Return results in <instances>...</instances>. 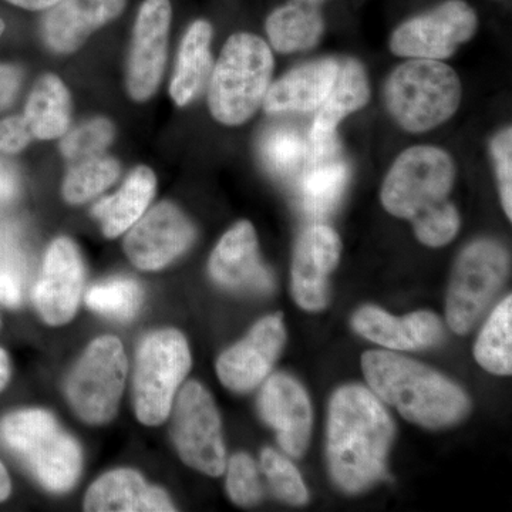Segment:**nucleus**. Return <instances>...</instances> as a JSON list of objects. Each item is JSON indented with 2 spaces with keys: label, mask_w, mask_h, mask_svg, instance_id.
Wrapping results in <instances>:
<instances>
[{
  "label": "nucleus",
  "mask_w": 512,
  "mask_h": 512,
  "mask_svg": "<svg viewBox=\"0 0 512 512\" xmlns=\"http://www.w3.org/2000/svg\"><path fill=\"white\" fill-rule=\"evenodd\" d=\"M306 153V144L292 131H274L262 144L265 163L276 174L288 175L298 170L305 161Z\"/></svg>",
  "instance_id": "72a5a7b5"
},
{
  "label": "nucleus",
  "mask_w": 512,
  "mask_h": 512,
  "mask_svg": "<svg viewBox=\"0 0 512 512\" xmlns=\"http://www.w3.org/2000/svg\"><path fill=\"white\" fill-rule=\"evenodd\" d=\"M210 274L229 289L268 292L274 288L271 272L259 261L258 238L251 222L239 221L212 252Z\"/></svg>",
  "instance_id": "a211bd4d"
},
{
  "label": "nucleus",
  "mask_w": 512,
  "mask_h": 512,
  "mask_svg": "<svg viewBox=\"0 0 512 512\" xmlns=\"http://www.w3.org/2000/svg\"><path fill=\"white\" fill-rule=\"evenodd\" d=\"M342 242L328 225H312L296 242L292 261V295L302 309L328 305V278L339 262Z\"/></svg>",
  "instance_id": "dca6fc26"
},
{
  "label": "nucleus",
  "mask_w": 512,
  "mask_h": 512,
  "mask_svg": "<svg viewBox=\"0 0 512 512\" xmlns=\"http://www.w3.org/2000/svg\"><path fill=\"white\" fill-rule=\"evenodd\" d=\"M119 161L110 157H93L74 165L64 178L63 197L69 204L93 200L119 178Z\"/></svg>",
  "instance_id": "c756f323"
},
{
  "label": "nucleus",
  "mask_w": 512,
  "mask_h": 512,
  "mask_svg": "<svg viewBox=\"0 0 512 512\" xmlns=\"http://www.w3.org/2000/svg\"><path fill=\"white\" fill-rule=\"evenodd\" d=\"M10 493H12V483H10L8 470L0 461V503L8 500Z\"/></svg>",
  "instance_id": "37998d69"
},
{
  "label": "nucleus",
  "mask_w": 512,
  "mask_h": 512,
  "mask_svg": "<svg viewBox=\"0 0 512 512\" xmlns=\"http://www.w3.org/2000/svg\"><path fill=\"white\" fill-rule=\"evenodd\" d=\"M10 376H12V365L5 349L0 348V392L8 386Z\"/></svg>",
  "instance_id": "79ce46f5"
},
{
  "label": "nucleus",
  "mask_w": 512,
  "mask_h": 512,
  "mask_svg": "<svg viewBox=\"0 0 512 512\" xmlns=\"http://www.w3.org/2000/svg\"><path fill=\"white\" fill-rule=\"evenodd\" d=\"M84 510L89 512H173L163 488L148 485L137 471L120 468L104 474L87 491Z\"/></svg>",
  "instance_id": "4be33fe9"
},
{
  "label": "nucleus",
  "mask_w": 512,
  "mask_h": 512,
  "mask_svg": "<svg viewBox=\"0 0 512 512\" xmlns=\"http://www.w3.org/2000/svg\"><path fill=\"white\" fill-rule=\"evenodd\" d=\"M126 377L123 343L114 336H100L87 346L67 377V400L87 424L109 423L119 410Z\"/></svg>",
  "instance_id": "6e6552de"
},
{
  "label": "nucleus",
  "mask_w": 512,
  "mask_h": 512,
  "mask_svg": "<svg viewBox=\"0 0 512 512\" xmlns=\"http://www.w3.org/2000/svg\"><path fill=\"white\" fill-rule=\"evenodd\" d=\"M477 23L476 12L466 2L448 0L394 30L390 49L400 57L447 59L474 36Z\"/></svg>",
  "instance_id": "9b49d317"
},
{
  "label": "nucleus",
  "mask_w": 512,
  "mask_h": 512,
  "mask_svg": "<svg viewBox=\"0 0 512 512\" xmlns=\"http://www.w3.org/2000/svg\"><path fill=\"white\" fill-rule=\"evenodd\" d=\"M322 15L313 3L296 2L276 9L266 20V33L279 53L311 49L323 35Z\"/></svg>",
  "instance_id": "bb28decb"
},
{
  "label": "nucleus",
  "mask_w": 512,
  "mask_h": 512,
  "mask_svg": "<svg viewBox=\"0 0 512 512\" xmlns=\"http://www.w3.org/2000/svg\"><path fill=\"white\" fill-rule=\"evenodd\" d=\"M18 191V175L8 161L0 158V201L10 200Z\"/></svg>",
  "instance_id": "ea45409f"
},
{
  "label": "nucleus",
  "mask_w": 512,
  "mask_h": 512,
  "mask_svg": "<svg viewBox=\"0 0 512 512\" xmlns=\"http://www.w3.org/2000/svg\"><path fill=\"white\" fill-rule=\"evenodd\" d=\"M0 303L8 308H18L22 303V285L13 272L0 271Z\"/></svg>",
  "instance_id": "58836bf2"
},
{
  "label": "nucleus",
  "mask_w": 512,
  "mask_h": 512,
  "mask_svg": "<svg viewBox=\"0 0 512 512\" xmlns=\"http://www.w3.org/2000/svg\"><path fill=\"white\" fill-rule=\"evenodd\" d=\"M143 302V291L133 279L114 278L90 288L86 293V303L92 311L109 318L133 319Z\"/></svg>",
  "instance_id": "7c9ffc66"
},
{
  "label": "nucleus",
  "mask_w": 512,
  "mask_h": 512,
  "mask_svg": "<svg viewBox=\"0 0 512 512\" xmlns=\"http://www.w3.org/2000/svg\"><path fill=\"white\" fill-rule=\"evenodd\" d=\"M474 356L481 367L494 375L512 373V298L508 295L491 313L480 336Z\"/></svg>",
  "instance_id": "cd10ccee"
},
{
  "label": "nucleus",
  "mask_w": 512,
  "mask_h": 512,
  "mask_svg": "<svg viewBox=\"0 0 512 512\" xmlns=\"http://www.w3.org/2000/svg\"><path fill=\"white\" fill-rule=\"evenodd\" d=\"M259 410L274 427L279 446L289 456L302 457L311 437L312 409L301 384L284 373L269 377L262 387Z\"/></svg>",
  "instance_id": "f3484780"
},
{
  "label": "nucleus",
  "mask_w": 512,
  "mask_h": 512,
  "mask_svg": "<svg viewBox=\"0 0 512 512\" xmlns=\"http://www.w3.org/2000/svg\"><path fill=\"white\" fill-rule=\"evenodd\" d=\"M170 23L168 0H146L138 12L127 63V90L140 103L151 99L160 86Z\"/></svg>",
  "instance_id": "ddd939ff"
},
{
  "label": "nucleus",
  "mask_w": 512,
  "mask_h": 512,
  "mask_svg": "<svg viewBox=\"0 0 512 512\" xmlns=\"http://www.w3.org/2000/svg\"><path fill=\"white\" fill-rule=\"evenodd\" d=\"M195 239V228L173 202H160L130 228L124 251L143 271H160L184 254Z\"/></svg>",
  "instance_id": "f8f14e48"
},
{
  "label": "nucleus",
  "mask_w": 512,
  "mask_h": 512,
  "mask_svg": "<svg viewBox=\"0 0 512 512\" xmlns=\"http://www.w3.org/2000/svg\"><path fill=\"white\" fill-rule=\"evenodd\" d=\"M362 369L379 399L420 426H451L470 409V400L457 384L409 357L372 350L363 355Z\"/></svg>",
  "instance_id": "7ed1b4c3"
},
{
  "label": "nucleus",
  "mask_w": 512,
  "mask_h": 512,
  "mask_svg": "<svg viewBox=\"0 0 512 512\" xmlns=\"http://www.w3.org/2000/svg\"><path fill=\"white\" fill-rule=\"evenodd\" d=\"M3 32H5V22L0 19V35H2Z\"/></svg>",
  "instance_id": "c03bdc74"
},
{
  "label": "nucleus",
  "mask_w": 512,
  "mask_h": 512,
  "mask_svg": "<svg viewBox=\"0 0 512 512\" xmlns=\"http://www.w3.org/2000/svg\"><path fill=\"white\" fill-rule=\"evenodd\" d=\"M211 39L212 28L205 20L192 23L185 33L170 84L171 99L177 106H187L204 89L212 69Z\"/></svg>",
  "instance_id": "393cba45"
},
{
  "label": "nucleus",
  "mask_w": 512,
  "mask_h": 512,
  "mask_svg": "<svg viewBox=\"0 0 512 512\" xmlns=\"http://www.w3.org/2000/svg\"><path fill=\"white\" fill-rule=\"evenodd\" d=\"M191 369V353L183 333L175 329L150 333L138 346L133 399L138 421L163 424L173 410L175 394Z\"/></svg>",
  "instance_id": "0eeeda50"
},
{
  "label": "nucleus",
  "mask_w": 512,
  "mask_h": 512,
  "mask_svg": "<svg viewBox=\"0 0 512 512\" xmlns=\"http://www.w3.org/2000/svg\"><path fill=\"white\" fill-rule=\"evenodd\" d=\"M227 490L235 504L248 507L258 503L262 498L258 468L248 454L238 453L229 460Z\"/></svg>",
  "instance_id": "f704fd0d"
},
{
  "label": "nucleus",
  "mask_w": 512,
  "mask_h": 512,
  "mask_svg": "<svg viewBox=\"0 0 512 512\" xmlns=\"http://www.w3.org/2000/svg\"><path fill=\"white\" fill-rule=\"evenodd\" d=\"M370 99L369 79L362 64L356 60L339 63V72L332 90L319 107L312 126L313 156L325 160L335 150L336 128L349 114L363 109Z\"/></svg>",
  "instance_id": "6ab92c4d"
},
{
  "label": "nucleus",
  "mask_w": 512,
  "mask_h": 512,
  "mask_svg": "<svg viewBox=\"0 0 512 512\" xmlns=\"http://www.w3.org/2000/svg\"><path fill=\"white\" fill-rule=\"evenodd\" d=\"M124 5L126 0H60L43 19V39L53 52L72 53L116 19Z\"/></svg>",
  "instance_id": "aec40b11"
},
{
  "label": "nucleus",
  "mask_w": 512,
  "mask_h": 512,
  "mask_svg": "<svg viewBox=\"0 0 512 512\" xmlns=\"http://www.w3.org/2000/svg\"><path fill=\"white\" fill-rule=\"evenodd\" d=\"M349 171L346 164L328 161V158L316 160L311 170L303 174L299 195L303 208L313 217L328 215L336 207L346 184Z\"/></svg>",
  "instance_id": "c85d7f7f"
},
{
  "label": "nucleus",
  "mask_w": 512,
  "mask_h": 512,
  "mask_svg": "<svg viewBox=\"0 0 512 512\" xmlns=\"http://www.w3.org/2000/svg\"><path fill=\"white\" fill-rule=\"evenodd\" d=\"M454 180L456 165L446 151L412 147L394 161L380 200L394 217L412 222L421 244L444 247L460 229V214L448 201Z\"/></svg>",
  "instance_id": "f257e3e1"
},
{
  "label": "nucleus",
  "mask_w": 512,
  "mask_h": 512,
  "mask_svg": "<svg viewBox=\"0 0 512 512\" xmlns=\"http://www.w3.org/2000/svg\"><path fill=\"white\" fill-rule=\"evenodd\" d=\"M274 56L261 37H229L212 72L208 106L225 126H241L264 103L274 73Z\"/></svg>",
  "instance_id": "39448f33"
},
{
  "label": "nucleus",
  "mask_w": 512,
  "mask_h": 512,
  "mask_svg": "<svg viewBox=\"0 0 512 512\" xmlns=\"http://www.w3.org/2000/svg\"><path fill=\"white\" fill-rule=\"evenodd\" d=\"M116 130L107 119H93L80 124L64 134L62 144L63 156L74 163L99 157L113 143Z\"/></svg>",
  "instance_id": "2f4dec72"
},
{
  "label": "nucleus",
  "mask_w": 512,
  "mask_h": 512,
  "mask_svg": "<svg viewBox=\"0 0 512 512\" xmlns=\"http://www.w3.org/2000/svg\"><path fill=\"white\" fill-rule=\"evenodd\" d=\"M72 119V100L67 87L55 74H45L30 92L25 109L33 137L55 140L67 133Z\"/></svg>",
  "instance_id": "a878e982"
},
{
  "label": "nucleus",
  "mask_w": 512,
  "mask_h": 512,
  "mask_svg": "<svg viewBox=\"0 0 512 512\" xmlns=\"http://www.w3.org/2000/svg\"><path fill=\"white\" fill-rule=\"evenodd\" d=\"M261 466L276 497L293 505H302L308 501V490L301 474L288 458L272 448H265L261 454Z\"/></svg>",
  "instance_id": "473e14b6"
},
{
  "label": "nucleus",
  "mask_w": 512,
  "mask_h": 512,
  "mask_svg": "<svg viewBox=\"0 0 512 512\" xmlns=\"http://www.w3.org/2000/svg\"><path fill=\"white\" fill-rule=\"evenodd\" d=\"M353 326L366 339L393 350L430 348L440 342L444 332L441 320L433 312H414L394 318L376 306L357 311Z\"/></svg>",
  "instance_id": "412c9836"
},
{
  "label": "nucleus",
  "mask_w": 512,
  "mask_h": 512,
  "mask_svg": "<svg viewBox=\"0 0 512 512\" xmlns=\"http://www.w3.org/2000/svg\"><path fill=\"white\" fill-rule=\"evenodd\" d=\"M338 72L339 62L335 59L296 67L269 86L262 106L266 113L319 109L332 90Z\"/></svg>",
  "instance_id": "5701e85b"
},
{
  "label": "nucleus",
  "mask_w": 512,
  "mask_h": 512,
  "mask_svg": "<svg viewBox=\"0 0 512 512\" xmlns=\"http://www.w3.org/2000/svg\"><path fill=\"white\" fill-rule=\"evenodd\" d=\"M498 184H500L501 202L507 217L512 218V130L504 128L491 143Z\"/></svg>",
  "instance_id": "c9c22d12"
},
{
  "label": "nucleus",
  "mask_w": 512,
  "mask_h": 512,
  "mask_svg": "<svg viewBox=\"0 0 512 512\" xmlns=\"http://www.w3.org/2000/svg\"><path fill=\"white\" fill-rule=\"evenodd\" d=\"M457 73L439 60L414 59L397 67L384 86L387 110L410 133H424L454 116L461 101Z\"/></svg>",
  "instance_id": "423d86ee"
},
{
  "label": "nucleus",
  "mask_w": 512,
  "mask_h": 512,
  "mask_svg": "<svg viewBox=\"0 0 512 512\" xmlns=\"http://www.w3.org/2000/svg\"><path fill=\"white\" fill-rule=\"evenodd\" d=\"M0 441L47 491L72 490L82 473V447L45 410L10 413L0 421Z\"/></svg>",
  "instance_id": "20e7f679"
},
{
  "label": "nucleus",
  "mask_w": 512,
  "mask_h": 512,
  "mask_svg": "<svg viewBox=\"0 0 512 512\" xmlns=\"http://www.w3.org/2000/svg\"><path fill=\"white\" fill-rule=\"evenodd\" d=\"M156 174L148 167L131 171L119 192L97 202L93 214L101 222L107 238H117L128 231L144 214L156 194Z\"/></svg>",
  "instance_id": "b1692460"
},
{
  "label": "nucleus",
  "mask_w": 512,
  "mask_h": 512,
  "mask_svg": "<svg viewBox=\"0 0 512 512\" xmlns=\"http://www.w3.org/2000/svg\"><path fill=\"white\" fill-rule=\"evenodd\" d=\"M173 440L181 460L207 476L227 468L221 419L211 394L198 382L185 384L174 407Z\"/></svg>",
  "instance_id": "9d476101"
},
{
  "label": "nucleus",
  "mask_w": 512,
  "mask_h": 512,
  "mask_svg": "<svg viewBox=\"0 0 512 512\" xmlns=\"http://www.w3.org/2000/svg\"><path fill=\"white\" fill-rule=\"evenodd\" d=\"M508 274L507 251L480 239L468 245L454 266L447 295V322L458 335L470 332L487 311Z\"/></svg>",
  "instance_id": "1a4fd4ad"
},
{
  "label": "nucleus",
  "mask_w": 512,
  "mask_h": 512,
  "mask_svg": "<svg viewBox=\"0 0 512 512\" xmlns=\"http://www.w3.org/2000/svg\"><path fill=\"white\" fill-rule=\"evenodd\" d=\"M84 265L79 248L69 238L50 244L42 274L33 289V302L47 325H66L76 315L82 299Z\"/></svg>",
  "instance_id": "4468645a"
},
{
  "label": "nucleus",
  "mask_w": 512,
  "mask_h": 512,
  "mask_svg": "<svg viewBox=\"0 0 512 512\" xmlns=\"http://www.w3.org/2000/svg\"><path fill=\"white\" fill-rule=\"evenodd\" d=\"M285 339L281 315L259 320L247 338L225 350L218 359L217 373L221 383L232 392L254 389L271 372Z\"/></svg>",
  "instance_id": "2eb2a0df"
},
{
  "label": "nucleus",
  "mask_w": 512,
  "mask_h": 512,
  "mask_svg": "<svg viewBox=\"0 0 512 512\" xmlns=\"http://www.w3.org/2000/svg\"><path fill=\"white\" fill-rule=\"evenodd\" d=\"M32 131L25 117H9L0 121V151L18 154L33 140Z\"/></svg>",
  "instance_id": "e433bc0d"
},
{
  "label": "nucleus",
  "mask_w": 512,
  "mask_h": 512,
  "mask_svg": "<svg viewBox=\"0 0 512 512\" xmlns=\"http://www.w3.org/2000/svg\"><path fill=\"white\" fill-rule=\"evenodd\" d=\"M296 2L315 3L318 2V0H296Z\"/></svg>",
  "instance_id": "a18cd8bd"
},
{
  "label": "nucleus",
  "mask_w": 512,
  "mask_h": 512,
  "mask_svg": "<svg viewBox=\"0 0 512 512\" xmlns=\"http://www.w3.org/2000/svg\"><path fill=\"white\" fill-rule=\"evenodd\" d=\"M393 421L375 394L356 384L333 394L329 406L328 460L333 481L359 493L384 474Z\"/></svg>",
  "instance_id": "f03ea898"
},
{
  "label": "nucleus",
  "mask_w": 512,
  "mask_h": 512,
  "mask_svg": "<svg viewBox=\"0 0 512 512\" xmlns=\"http://www.w3.org/2000/svg\"><path fill=\"white\" fill-rule=\"evenodd\" d=\"M8 2L23 9L42 10L52 8V6H55L60 0H8Z\"/></svg>",
  "instance_id": "a19ab883"
},
{
  "label": "nucleus",
  "mask_w": 512,
  "mask_h": 512,
  "mask_svg": "<svg viewBox=\"0 0 512 512\" xmlns=\"http://www.w3.org/2000/svg\"><path fill=\"white\" fill-rule=\"evenodd\" d=\"M22 73L18 67L0 64V111L8 109L18 96Z\"/></svg>",
  "instance_id": "4c0bfd02"
}]
</instances>
